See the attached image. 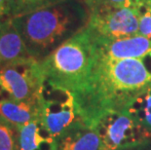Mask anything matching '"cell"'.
I'll list each match as a JSON object with an SVG mask.
<instances>
[{"label": "cell", "instance_id": "1", "mask_svg": "<svg viewBox=\"0 0 151 150\" xmlns=\"http://www.w3.org/2000/svg\"><path fill=\"white\" fill-rule=\"evenodd\" d=\"M151 86V53L141 59H111L99 52L85 87L73 95L79 118L94 128L105 114L126 110Z\"/></svg>", "mask_w": 151, "mask_h": 150}, {"label": "cell", "instance_id": "2", "mask_svg": "<svg viewBox=\"0 0 151 150\" xmlns=\"http://www.w3.org/2000/svg\"><path fill=\"white\" fill-rule=\"evenodd\" d=\"M89 19L90 12L84 0H60L13 17L11 21L29 56L40 62L84 29Z\"/></svg>", "mask_w": 151, "mask_h": 150}, {"label": "cell", "instance_id": "3", "mask_svg": "<svg viewBox=\"0 0 151 150\" xmlns=\"http://www.w3.org/2000/svg\"><path fill=\"white\" fill-rule=\"evenodd\" d=\"M99 50L88 27L40 60L45 81L77 94L85 87Z\"/></svg>", "mask_w": 151, "mask_h": 150}, {"label": "cell", "instance_id": "4", "mask_svg": "<svg viewBox=\"0 0 151 150\" xmlns=\"http://www.w3.org/2000/svg\"><path fill=\"white\" fill-rule=\"evenodd\" d=\"M94 128L101 138V150L134 149L151 142V130L125 110L105 114Z\"/></svg>", "mask_w": 151, "mask_h": 150}, {"label": "cell", "instance_id": "5", "mask_svg": "<svg viewBox=\"0 0 151 150\" xmlns=\"http://www.w3.org/2000/svg\"><path fill=\"white\" fill-rule=\"evenodd\" d=\"M43 83L39 60H18L0 71V100L38 103Z\"/></svg>", "mask_w": 151, "mask_h": 150}, {"label": "cell", "instance_id": "6", "mask_svg": "<svg viewBox=\"0 0 151 150\" xmlns=\"http://www.w3.org/2000/svg\"><path fill=\"white\" fill-rule=\"evenodd\" d=\"M55 139L79 120L74 95L66 89L45 81L39 95V118Z\"/></svg>", "mask_w": 151, "mask_h": 150}, {"label": "cell", "instance_id": "7", "mask_svg": "<svg viewBox=\"0 0 151 150\" xmlns=\"http://www.w3.org/2000/svg\"><path fill=\"white\" fill-rule=\"evenodd\" d=\"M139 20L133 8L101 6L90 11L87 27L95 38L114 40L139 34Z\"/></svg>", "mask_w": 151, "mask_h": 150}, {"label": "cell", "instance_id": "8", "mask_svg": "<svg viewBox=\"0 0 151 150\" xmlns=\"http://www.w3.org/2000/svg\"><path fill=\"white\" fill-rule=\"evenodd\" d=\"M93 38L99 52L111 59H141L151 53V39L140 34L114 40Z\"/></svg>", "mask_w": 151, "mask_h": 150}, {"label": "cell", "instance_id": "9", "mask_svg": "<svg viewBox=\"0 0 151 150\" xmlns=\"http://www.w3.org/2000/svg\"><path fill=\"white\" fill-rule=\"evenodd\" d=\"M97 130L77 120L57 139V150H101Z\"/></svg>", "mask_w": 151, "mask_h": 150}, {"label": "cell", "instance_id": "10", "mask_svg": "<svg viewBox=\"0 0 151 150\" xmlns=\"http://www.w3.org/2000/svg\"><path fill=\"white\" fill-rule=\"evenodd\" d=\"M11 19L0 24V71L15 62L32 58Z\"/></svg>", "mask_w": 151, "mask_h": 150}, {"label": "cell", "instance_id": "11", "mask_svg": "<svg viewBox=\"0 0 151 150\" xmlns=\"http://www.w3.org/2000/svg\"><path fill=\"white\" fill-rule=\"evenodd\" d=\"M19 131L20 150H57V139L39 119L31 121Z\"/></svg>", "mask_w": 151, "mask_h": 150}, {"label": "cell", "instance_id": "12", "mask_svg": "<svg viewBox=\"0 0 151 150\" xmlns=\"http://www.w3.org/2000/svg\"><path fill=\"white\" fill-rule=\"evenodd\" d=\"M0 117L20 130L39 118V101H16L0 100Z\"/></svg>", "mask_w": 151, "mask_h": 150}, {"label": "cell", "instance_id": "13", "mask_svg": "<svg viewBox=\"0 0 151 150\" xmlns=\"http://www.w3.org/2000/svg\"><path fill=\"white\" fill-rule=\"evenodd\" d=\"M125 111L151 130V86L139 93Z\"/></svg>", "mask_w": 151, "mask_h": 150}, {"label": "cell", "instance_id": "14", "mask_svg": "<svg viewBox=\"0 0 151 150\" xmlns=\"http://www.w3.org/2000/svg\"><path fill=\"white\" fill-rule=\"evenodd\" d=\"M60 0H7L10 16L16 17L51 5Z\"/></svg>", "mask_w": 151, "mask_h": 150}, {"label": "cell", "instance_id": "15", "mask_svg": "<svg viewBox=\"0 0 151 150\" xmlns=\"http://www.w3.org/2000/svg\"><path fill=\"white\" fill-rule=\"evenodd\" d=\"M20 131L0 117V150H20Z\"/></svg>", "mask_w": 151, "mask_h": 150}, {"label": "cell", "instance_id": "16", "mask_svg": "<svg viewBox=\"0 0 151 150\" xmlns=\"http://www.w3.org/2000/svg\"><path fill=\"white\" fill-rule=\"evenodd\" d=\"M127 0H84L89 12L101 6H124Z\"/></svg>", "mask_w": 151, "mask_h": 150}, {"label": "cell", "instance_id": "17", "mask_svg": "<svg viewBox=\"0 0 151 150\" xmlns=\"http://www.w3.org/2000/svg\"><path fill=\"white\" fill-rule=\"evenodd\" d=\"M139 34L151 39V12L140 18Z\"/></svg>", "mask_w": 151, "mask_h": 150}, {"label": "cell", "instance_id": "18", "mask_svg": "<svg viewBox=\"0 0 151 150\" xmlns=\"http://www.w3.org/2000/svg\"><path fill=\"white\" fill-rule=\"evenodd\" d=\"M11 18L7 0H0V24L9 21Z\"/></svg>", "mask_w": 151, "mask_h": 150}]
</instances>
